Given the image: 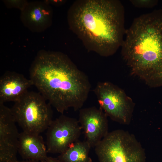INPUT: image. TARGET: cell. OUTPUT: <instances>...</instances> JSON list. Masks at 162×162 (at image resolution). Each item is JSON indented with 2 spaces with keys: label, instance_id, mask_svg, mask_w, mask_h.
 Wrapping results in <instances>:
<instances>
[{
  "label": "cell",
  "instance_id": "5b68a950",
  "mask_svg": "<svg viewBox=\"0 0 162 162\" xmlns=\"http://www.w3.org/2000/svg\"><path fill=\"white\" fill-rule=\"evenodd\" d=\"M39 92L28 91L14 102L11 108L13 116L23 131L40 134L52 121L51 106Z\"/></svg>",
  "mask_w": 162,
  "mask_h": 162
},
{
  "label": "cell",
  "instance_id": "8992f818",
  "mask_svg": "<svg viewBox=\"0 0 162 162\" xmlns=\"http://www.w3.org/2000/svg\"><path fill=\"white\" fill-rule=\"evenodd\" d=\"M100 108L112 120L124 125L129 124L134 104L124 91L108 81L98 82L94 89Z\"/></svg>",
  "mask_w": 162,
  "mask_h": 162
},
{
  "label": "cell",
  "instance_id": "ac0fdd59",
  "mask_svg": "<svg viewBox=\"0 0 162 162\" xmlns=\"http://www.w3.org/2000/svg\"><path fill=\"white\" fill-rule=\"evenodd\" d=\"M16 162H40V161L34 160H26L22 161H17Z\"/></svg>",
  "mask_w": 162,
  "mask_h": 162
},
{
  "label": "cell",
  "instance_id": "3957f363",
  "mask_svg": "<svg viewBox=\"0 0 162 162\" xmlns=\"http://www.w3.org/2000/svg\"><path fill=\"white\" fill-rule=\"evenodd\" d=\"M122 56L132 73L145 80L162 70V11L136 18L126 30Z\"/></svg>",
  "mask_w": 162,
  "mask_h": 162
},
{
  "label": "cell",
  "instance_id": "9c48e42d",
  "mask_svg": "<svg viewBox=\"0 0 162 162\" xmlns=\"http://www.w3.org/2000/svg\"><path fill=\"white\" fill-rule=\"evenodd\" d=\"M79 111L78 121L86 140L94 148L109 132L108 117L100 107L82 108Z\"/></svg>",
  "mask_w": 162,
  "mask_h": 162
},
{
  "label": "cell",
  "instance_id": "ba28073f",
  "mask_svg": "<svg viewBox=\"0 0 162 162\" xmlns=\"http://www.w3.org/2000/svg\"><path fill=\"white\" fill-rule=\"evenodd\" d=\"M11 108L0 103V162H16L20 133Z\"/></svg>",
  "mask_w": 162,
  "mask_h": 162
},
{
  "label": "cell",
  "instance_id": "2e32d148",
  "mask_svg": "<svg viewBox=\"0 0 162 162\" xmlns=\"http://www.w3.org/2000/svg\"><path fill=\"white\" fill-rule=\"evenodd\" d=\"M45 3L50 5L52 4L56 6H59L64 4L66 2L63 0H45Z\"/></svg>",
  "mask_w": 162,
  "mask_h": 162
},
{
  "label": "cell",
  "instance_id": "30bf717a",
  "mask_svg": "<svg viewBox=\"0 0 162 162\" xmlns=\"http://www.w3.org/2000/svg\"><path fill=\"white\" fill-rule=\"evenodd\" d=\"M53 10L44 1L28 2L21 11L20 19L23 25L33 32H43L52 24Z\"/></svg>",
  "mask_w": 162,
  "mask_h": 162
},
{
  "label": "cell",
  "instance_id": "5bb4252c",
  "mask_svg": "<svg viewBox=\"0 0 162 162\" xmlns=\"http://www.w3.org/2000/svg\"><path fill=\"white\" fill-rule=\"evenodd\" d=\"M3 1L8 8H17L21 11L24 9L28 2L26 0H4Z\"/></svg>",
  "mask_w": 162,
  "mask_h": 162
},
{
  "label": "cell",
  "instance_id": "52a82bcc",
  "mask_svg": "<svg viewBox=\"0 0 162 162\" xmlns=\"http://www.w3.org/2000/svg\"><path fill=\"white\" fill-rule=\"evenodd\" d=\"M46 130L48 153L60 154L79 140L82 130L78 120L63 114L53 120Z\"/></svg>",
  "mask_w": 162,
  "mask_h": 162
},
{
  "label": "cell",
  "instance_id": "e0dca14e",
  "mask_svg": "<svg viewBox=\"0 0 162 162\" xmlns=\"http://www.w3.org/2000/svg\"><path fill=\"white\" fill-rule=\"evenodd\" d=\"M40 162H61L58 158H56L50 157H47L45 160Z\"/></svg>",
  "mask_w": 162,
  "mask_h": 162
},
{
  "label": "cell",
  "instance_id": "7a4b0ae2",
  "mask_svg": "<svg viewBox=\"0 0 162 162\" xmlns=\"http://www.w3.org/2000/svg\"><path fill=\"white\" fill-rule=\"evenodd\" d=\"M117 0H78L67 13L70 29L89 51L105 57L115 54L123 43L125 12Z\"/></svg>",
  "mask_w": 162,
  "mask_h": 162
},
{
  "label": "cell",
  "instance_id": "9a60e30c",
  "mask_svg": "<svg viewBox=\"0 0 162 162\" xmlns=\"http://www.w3.org/2000/svg\"><path fill=\"white\" fill-rule=\"evenodd\" d=\"M130 2L134 6L138 8H150L156 4L155 1L152 0H132Z\"/></svg>",
  "mask_w": 162,
  "mask_h": 162
},
{
  "label": "cell",
  "instance_id": "7c38bea8",
  "mask_svg": "<svg viewBox=\"0 0 162 162\" xmlns=\"http://www.w3.org/2000/svg\"><path fill=\"white\" fill-rule=\"evenodd\" d=\"M18 152L26 160L40 162L48 157L46 145L42 136L23 131L20 133Z\"/></svg>",
  "mask_w": 162,
  "mask_h": 162
},
{
  "label": "cell",
  "instance_id": "4fadbf2b",
  "mask_svg": "<svg viewBox=\"0 0 162 162\" xmlns=\"http://www.w3.org/2000/svg\"><path fill=\"white\" fill-rule=\"evenodd\" d=\"M91 148L86 140H78L70 144L58 158L61 162H92L89 155Z\"/></svg>",
  "mask_w": 162,
  "mask_h": 162
},
{
  "label": "cell",
  "instance_id": "277c9868",
  "mask_svg": "<svg viewBox=\"0 0 162 162\" xmlns=\"http://www.w3.org/2000/svg\"><path fill=\"white\" fill-rule=\"evenodd\" d=\"M94 148L99 162H146L140 143L122 129L109 132Z\"/></svg>",
  "mask_w": 162,
  "mask_h": 162
},
{
  "label": "cell",
  "instance_id": "8fae6325",
  "mask_svg": "<svg viewBox=\"0 0 162 162\" xmlns=\"http://www.w3.org/2000/svg\"><path fill=\"white\" fill-rule=\"evenodd\" d=\"M33 86L31 80L14 71H7L0 78V103L16 101Z\"/></svg>",
  "mask_w": 162,
  "mask_h": 162
},
{
  "label": "cell",
  "instance_id": "6da1fadb",
  "mask_svg": "<svg viewBox=\"0 0 162 162\" xmlns=\"http://www.w3.org/2000/svg\"><path fill=\"white\" fill-rule=\"evenodd\" d=\"M29 75L39 92L62 114L70 108L75 111L81 109L91 88L87 76L60 52L40 50Z\"/></svg>",
  "mask_w": 162,
  "mask_h": 162
}]
</instances>
